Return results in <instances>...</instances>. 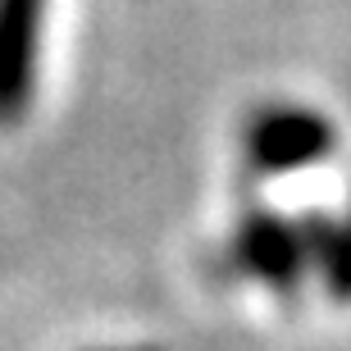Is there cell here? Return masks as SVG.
Listing matches in <instances>:
<instances>
[{
    "mask_svg": "<svg viewBox=\"0 0 351 351\" xmlns=\"http://www.w3.org/2000/svg\"><path fill=\"white\" fill-rule=\"evenodd\" d=\"M233 265L251 278H261L265 287L292 297L306 278V269L315 265L311 256V237L306 228L292 219H283L278 210H265V206H251L233 228V247H228Z\"/></svg>",
    "mask_w": 351,
    "mask_h": 351,
    "instance_id": "6da1fadb",
    "label": "cell"
},
{
    "mask_svg": "<svg viewBox=\"0 0 351 351\" xmlns=\"http://www.w3.org/2000/svg\"><path fill=\"white\" fill-rule=\"evenodd\" d=\"M333 151V123L301 105H265L247 119L242 156L261 173H292Z\"/></svg>",
    "mask_w": 351,
    "mask_h": 351,
    "instance_id": "7a4b0ae2",
    "label": "cell"
},
{
    "mask_svg": "<svg viewBox=\"0 0 351 351\" xmlns=\"http://www.w3.org/2000/svg\"><path fill=\"white\" fill-rule=\"evenodd\" d=\"M46 0H0V128L27 114L41 64Z\"/></svg>",
    "mask_w": 351,
    "mask_h": 351,
    "instance_id": "3957f363",
    "label": "cell"
},
{
    "mask_svg": "<svg viewBox=\"0 0 351 351\" xmlns=\"http://www.w3.org/2000/svg\"><path fill=\"white\" fill-rule=\"evenodd\" d=\"M315 269L333 301H351V210L338 223H306Z\"/></svg>",
    "mask_w": 351,
    "mask_h": 351,
    "instance_id": "277c9868",
    "label": "cell"
},
{
    "mask_svg": "<svg viewBox=\"0 0 351 351\" xmlns=\"http://www.w3.org/2000/svg\"><path fill=\"white\" fill-rule=\"evenodd\" d=\"M123 351H160V347H123Z\"/></svg>",
    "mask_w": 351,
    "mask_h": 351,
    "instance_id": "5b68a950",
    "label": "cell"
}]
</instances>
